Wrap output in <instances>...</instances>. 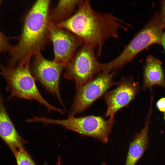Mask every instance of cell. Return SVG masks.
I'll use <instances>...</instances> for the list:
<instances>
[{"mask_svg":"<svg viewBox=\"0 0 165 165\" xmlns=\"http://www.w3.org/2000/svg\"><path fill=\"white\" fill-rule=\"evenodd\" d=\"M56 25L77 36L84 44L97 48L99 57L107 39L118 38L119 30L127 29L126 23L112 14L94 9L89 0H81L70 17Z\"/></svg>","mask_w":165,"mask_h":165,"instance_id":"6da1fadb","label":"cell"},{"mask_svg":"<svg viewBox=\"0 0 165 165\" xmlns=\"http://www.w3.org/2000/svg\"><path fill=\"white\" fill-rule=\"evenodd\" d=\"M49 0L36 1L23 19L17 43L13 46L8 64L15 65L31 61L50 42Z\"/></svg>","mask_w":165,"mask_h":165,"instance_id":"7a4b0ae2","label":"cell"},{"mask_svg":"<svg viewBox=\"0 0 165 165\" xmlns=\"http://www.w3.org/2000/svg\"><path fill=\"white\" fill-rule=\"evenodd\" d=\"M31 61L15 65L0 64V74L6 81L10 93L9 98L36 100L46 107L49 112L56 111L63 114V110L49 103L39 92L31 71Z\"/></svg>","mask_w":165,"mask_h":165,"instance_id":"3957f363","label":"cell"},{"mask_svg":"<svg viewBox=\"0 0 165 165\" xmlns=\"http://www.w3.org/2000/svg\"><path fill=\"white\" fill-rule=\"evenodd\" d=\"M165 25L160 15L139 31L115 58L103 63L102 71L110 72L130 61L142 50L154 44H161Z\"/></svg>","mask_w":165,"mask_h":165,"instance_id":"277c9868","label":"cell"},{"mask_svg":"<svg viewBox=\"0 0 165 165\" xmlns=\"http://www.w3.org/2000/svg\"><path fill=\"white\" fill-rule=\"evenodd\" d=\"M33 121L42 123L45 125H60L81 135L96 138L104 143L108 141L115 123L114 117H110L105 120L101 117L95 116L68 117L67 119L61 120L35 116Z\"/></svg>","mask_w":165,"mask_h":165,"instance_id":"5b68a950","label":"cell"},{"mask_svg":"<svg viewBox=\"0 0 165 165\" xmlns=\"http://www.w3.org/2000/svg\"><path fill=\"white\" fill-rule=\"evenodd\" d=\"M95 49L91 46L83 44L65 68L64 77L69 80L74 81L76 90L102 71V63L97 60Z\"/></svg>","mask_w":165,"mask_h":165,"instance_id":"8992f818","label":"cell"},{"mask_svg":"<svg viewBox=\"0 0 165 165\" xmlns=\"http://www.w3.org/2000/svg\"><path fill=\"white\" fill-rule=\"evenodd\" d=\"M116 72H102L78 89L69 112L68 117L83 112L114 84Z\"/></svg>","mask_w":165,"mask_h":165,"instance_id":"52a82bcc","label":"cell"},{"mask_svg":"<svg viewBox=\"0 0 165 165\" xmlns=\"http://www.w3.org/2000/svg\"><path fill=\"white\" fill-rule=\"evenodd\" d=\"M31 61L30 69L34 79L38 81L48 91L55 95L63 105L59 83L61 72L65 68V66L53 60L46 59L41 53L34 55Z\"/></svg>","mask_w":165,"mask_h":165,"instance_id":"ba28073f","label":"cell"},{"mask_svg":"<svg viewBox=\"0 0 165 165\" xmlns=\"http://www.w3.org/2000/svg\"><path fill=\"white\" fill-rule=\"evenodd\" d=\"M50 36L53 47V60L64 64L66 68L84 44L83 41L73 33L51 22Z\"/></svg>","mask_w":165,"mask_h":165,"instance_id":"9c48e42d","label":"cell"},{"mask_svg":"<svg viewBox=\"0 0 165 165\" xmlns=\"http://www.w3.org/2000/svg\"><path fill=\"white\" fill-rule=\"evenodd\" d=\"M138 90L136 83L130 79H123L114 90L105 94L107 105L106 117H114L119 109L127 105L134 99Z\"/></svg>","mask_w":165,"mask_h":165,"instance_id":"30bf717a","label":"cell"},{"mask_svg":"<svg viewBox=\"0 0 165 165\" xmlns=\"http://www.w3.org/2000/svg\"><path fill=\"white\" fill-rule=\"evenodd\" d=\"M0 137L10 148L13 154L24 148L25 141L19 135L9 118L0 95Z\"/></svg>","mask_w":165,"mask_h":165,"instance_id":"8fae6325","label":"cell"},{"mask_svg":"<svg viewBox=\"0 0 165 165\" xmlns=\"http://www.w3.org/2000/svg\"><path fill=\"white\" fill-rule=\"evenodd\" d=\"M150 116L144 127L130 143L125 165H135L147 149Z\"/></svg>","mask_w":165,"mask_h":165,"instance_id":"7c38bea8","label":"cell"},{"mask_svg":"<svg viewBox=\"0 0 165 165\" xmlns=\"http://www.w3.org/2000/svg\"><path fill=\"white\" fill-rule=\"evenodd\" d=\"M144 84L146 88L159 85L165 87V79L162 63L153 56L147 58L144 68Z\"/></svg>","mask_w":165,"mask_h":165,"instance_id":"4fadbf2b","label":"cell"},{"mask_svg":"<svg viewBox=\"0 0 165 165\" xmlns=\"http://www.w3.org/2000/svg\"><path fill=\"white\" fill-rule=\"evenodd\" d=\"M81 0H60L55 7L50 10V22L57 24L70 17L75 12Z\"/></svg>","mask_w":165,"mask_h":165,"instance_id":"5bb4252c","label":"cell"},{"mask_svg":"<svg viewBox=\"0 0 165 165\" xmlns=\"http://www.w3.org/2000/svg\"><path fill=\"white\" fill-rule=\"evenodd\" d=\"M14 155L17 165H36L24 148L18 150Z\"/></svg>","mask_w":165,"mask_h":165,"instance_id":"9a60e30c","label":"cell"},{"mask_svg":"<svg viewBox=\"0 0 165 165\" xmlns=\"http://www.w3.org/2000/svg\"><path fill=\"white\" fill-rule=\"evenodd\" d=\"M10 38L6 36L0 30V54L5 52L9 53L12 51L13 46L9 43Z\"/></svg>","mask_w":165,"mask_h":165,"instance_id":"2e32d148","label":"cell"},{"mask_svg":"<svg viewBox=\"0 0 165 165\" xmlns=\"http://www.w3.org/2000/svg\"><path fill=\"white\" fill-rule=\"evenodd\" d=\"M158 109L160 111L165 112V97L160 99L156 104Z\"/></svg>","mask_w":165,"mask_h":165,"instance_id":"e0dca14e","label":"cell"},{"mask_svg":"<svg viewBox=\"0 0 165 165\" xmlns=\"http://www.w3.org/2000/svg\"><path fill=\"white\" fill-rule=\"evenodd\" d=\"M160 15L165 25V1L162 2L161 12Z\"/></svg>","mask_w":165,"mask_h":165,"instance_id":"ac0fdd59","label":"cell"},{"mask_svg":"<svg viewBox=\"0 0 165 165\" xmlns=\"http://www.w3.org/2000/svg\"><path fill=\"white\" fill-rule=\"evenodd\" d=\"M161 44H162L165 51V31L163 32Z\"/></svg>","mask_w":165,"mask_h":165,"instance_id":"d6986e66","label":"cell"},{"mask_svg":"<svg viewBox=\"0 0 165 165\" xmlns=\"http://www.w3.org/2000/svg\"><path fill=\"white\" fill-rule=\"evenodd\" d=\"M106 164L105 163H102V165H106Z\"/></svg>","mask_w":165,"mask_h":165,"instance_id":"ffe728a7","label":"cell"},{"mask_svg":"<svg viewBox=\"0 0 165 165\" xmlns=\"http://www.w3.org/2000/svg\"><path fill=\"white\" fill-rule=\"evenodd\" d=\"M164 119H165V113H164Z\"/></svg>","mask_w":165,"mask_h":165,"instance_id":"44dd1931","label":"cell"}]
</instances>
